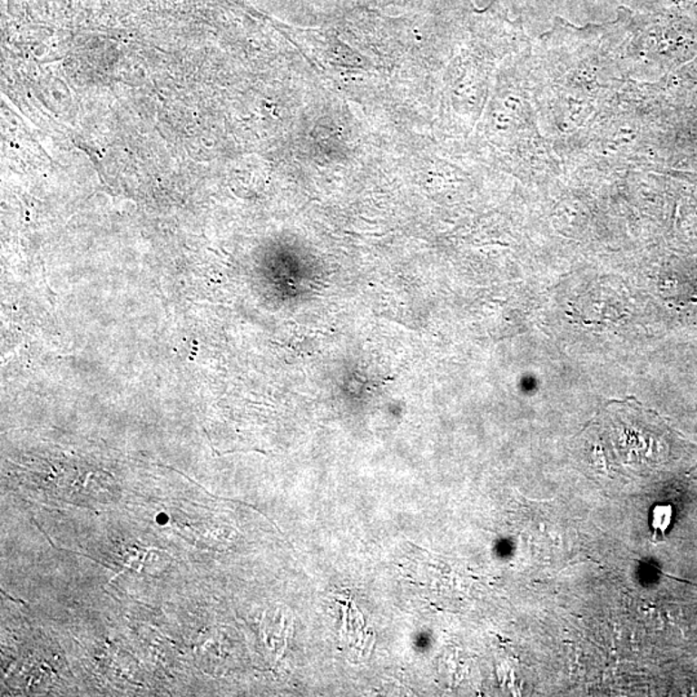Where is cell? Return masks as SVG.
Returning <instances> with one entry per match:
<instances>
[{
	"label": "cell",
	"mask_w": 697,
	"mask_h": 697,
	"mask_svg": "<svg viewBox=\"0 0 697 697\" xmlns=\"http://www.w3.org/2000/svg\"><path fill=\"white\" fill-rule=\"evenodd\" d=\"M629 439L634 440L635 439V434L634 433L629 434ZM628 448H629V452H631L633 448H638V445H637V443L631 442V445H629Z\"/></svg>",
	"instance_id": "cell-2"
},
{
	"label": "cell",
	"mask_w": 697,
	"mask_h": 697,
	"mask_svg": "<svg viewBox=\"0 0 697 697\" xmlns=\"http://www.w3.org/2000/svg\"><path fill=\"white\" fill-rule=\"evenodd\" d=\"M672 509L671 506H656L653 512V537L664 539L665 531L672 523Z\"/></svg>",
	"instance_id": "cell-1"
}]
</instances>
